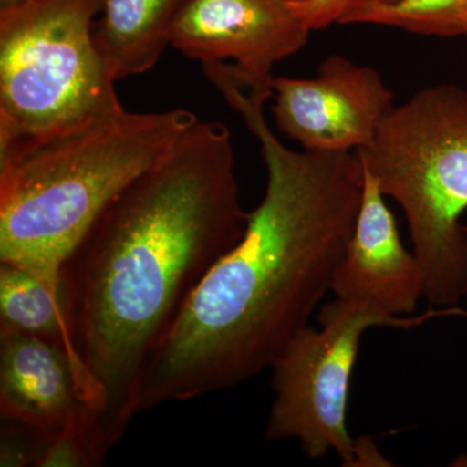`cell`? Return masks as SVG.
I'll return each instance as SVG.
<instances>
[{
    "instance_id": "52a82bcc",
    "label": "cell",
    "mask_w": 467,
    "mask_h": 467,
    "mask_svg": "<svg viewBox=\"0 0 467 467\" xmlns=\"http://www.w3.org/2000/svg\"><path fill=\"white\" fill-rule=\"evenodd\" d=\"M270 99L278 130L315 152L364 149L393 107L380 73L342 55L326 57L313 78L273 77Z\"/></svg>"
},
{
    "instance_id": "3957f363",
    "label": "cell",
    "mask_w": 467,
    "mask_h": 467,
    "mask_svg": "<svg viewBox=\"0 0 467 467\" xmlns=\"http://www.w3.org/2000/svg\"><path fill=\"white\" fill-rule=\"evenodd\" d=\"M190 110L129 112L119 101L81 124L0 152V263L54 288L79 242L126 187L171 152Z\"/></svg>"
},
{
    "instance_id": "4fadbf2b",
    "label": "cell",
    "mask_w": 467,
    "mask_h": 467,
    "mask_svg": "<svg viewBox=\"0 0 467 467\" xmlns=\"http://www.w3.org/2000/svg\"><path fill=\"white\" fill-rule=\"evenodd\" d=\"M373 24L432 36H467V0H398L350 12L339 26Z\"/></svg>"
},
{
    "instance_id": "8992f818",
    "label": "cell",
    "mask_w": 467,
    "mask_h": 467,
    "mask_svg": "<svg viewBox=\"0 0 467 467\" xmlns=\"http://www.w3.org/2000/svg\"><path fill=\"white\" fill-rule=\"evenodd\" d=\"M454 315L467 312L430 308L418 316H389L368 304L339 299L326 304L318 313L319 327L303 328L270 368L275 399L267 441H297L312 460L334 451L346 466L370 461V445L364 450L347 427L350 379L362 335L374 327L409 330Z\"/></svg>"
},
{
    "instance_id": "ba28073f",
    "label": "cell",
    "mask_w": 467,
    "mask_h": 467,
    "mask_svg": "<svg viewBox=\"0 0 467 467\" xmlns=\"http://www.w3.org/2000/svg\"><path fill=\"white\" fill-rule=\"evenodd\" d=\"M295 0H183L171 45L202 64L233 61L245 85L272 90V69L299 52L310 30Z\"/></svg>"
},
{
    "instance_id": "277c9868",
    "label": "cell",
    "mask_w": 467,
    "mask_h": 467,
    "mask_svg": "<svg viewBox=\"0 0 467 467\" xmlns=\"http://www.w3.org/2000/svg\"><path fill=\"white\" fill-rule=\"evenodd\" d=\"M356 152L404 212L430 308H457L467 297V88L417 91L392 107Z\"/></svg>"
},
{
    "instance_id": "5bb4252c",
    "label": "cell",
    "mask_w": 467,
    "mask_h": 467,
    "mask_svg": "<svg viewBox=\"0 0 467 467\" xmlns=\"http://www.w3.org/2000/svg\"><path fill=\"white\" fill-rule=\"evenodd\" d=\"M395 2L398 0H295L292 5L310 32H315L334 24L339 26L340 21L356 9Z\"/></svg>"
},
{
    "instance_id": "6da1fadb",
    "label": "cell",
    "mask_w": 467,
    "mask_h": 467,
    "mask_svg": "<svg viewBox=\"0 0 467 467\" xmlns=\"http://www.w3.org/2000/svg\"><path fill=\"white\" fill-rule=\"evenodd\" d=\"M232 134L201 119L95 221L61 270L100 465L137 413L150 355L202 279L241 241Z\"/></svg>"
},
{
    "instance_id": "8fae6325",
    "label": "cell",
    "mask_w": 467,
    "mask_h": 467,
    "mask_svg": "<svg viewBox=\"0 0 467 467\" xmlns=\"http://www.w3.org/2000/svg\"><path fill=\"white\" fill-rule=\"evenodd\" d=\"M183 0H103L94 41L113 81L143 75L171 45V30Z\"/></svg>"
},
{
    "instance_id": "9c48e42d",
    "label": "cell",
    "mask_w": 467,
    "mask_h": 467,
    "mask_svg": "<svg viewBox=\"0 0 467 467\" xmlns=\"http://www.w3.org/2000/svg\"><path fill=\"white\" fill-rule=\"evenodd\" d=\"M0 414L47 441L73 436L92 466L88 386L66 347L32 335L0 333Z\"/></svg>"
},
{
    "instance_id": "7a4b0ae2",
    "label": "cell",
    "mask_w": 467,
    "mask_h": 467,
    "mask_svg": "<svg viewBox=\"0 0 467 467\" xmlns=\"http://www.w3.org/2000/svg\"><path fill=\"white\" fill-rule=\"evenodd\" d=\"M220 90L260 142L265 193L241 241L211 267L150 355L137 413L272 368L331 291L361 207L358 152L288 149L267 124L269 94L234 81Z\"/></svg>"
},
{
    "instance_id": "7c38bea8",
    "label": "cell",
    "mask_w": 467,
    "mask_h": 467,
    "mask_svg": "<svg viewBox=\"0 0 467 467\" xmlns=\"http://www.w3.org/2000/svg\"><path fill=\"white\" fill-rule=\"evenodd\" d=\"M0 333L32 335L66 347L79 365L63 285L51 287L8 263H0Z\"/></svg>"
},
{
    "instance_id": "5b68a950",
    "label": "cell",
    "mask_w": 467,
    "mask_h": 467,
    "mask_svg": "<svg viewBox=\"0 0 467 467\" xmlns=\"http://www.w3.org/2000/svg\"><path fill=\"white\" fill-rule=\"evenodd\" d=\"M101 5L34 0L0 9V152L119 101L92 33Z\"/></svg>"
},
{
    "instance_id": "9a60e30c",
    "label": "cell",
    "mask_w": 467,
    "mask_h": 467,
    "mask_svg": "<svg viewBox=\"0 0 467 467\" xmlns=\"http://www.w3.org/2000/svg\"><path fill=\"white\" fill-rule=\"evenodd\" d=\"M29 2H34V0H0V9L16 7V5H26Z\"/></svg>"
},
{
    "instance_id": "30bf717a",
    "label": "cell",
    "mask_w": 467,
    "mask_h": 467,
    "mask_svg": "<svg viewBox=\"0 0 467 467\" xmlns=\"http://www.w3.org/2000/svg\"><path fill=\"white\" fill-rule=\"evenodd\" d=\"M364 177L361 207L331 292L335 299L389 316H411L425 297V273L414 251L402 244L386 196L365 168Z\"/></svg>"
}]
</instances>
